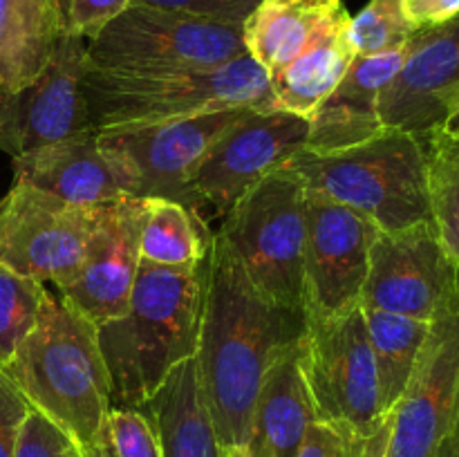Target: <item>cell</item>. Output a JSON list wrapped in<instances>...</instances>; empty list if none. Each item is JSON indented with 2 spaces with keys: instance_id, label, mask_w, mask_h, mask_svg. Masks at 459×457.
<instances>
[{
  "instance_id": "obj_1",
  "label": "cell",
  "mask_w": 459,
  "mask_h": 457,
  "mask_svg": "<svg viewBox=\"0 0 459 457\" xmlns=\"http://www.w3.org/2000/svg\"><path fill=\"white\" fill-rule=\"evenodd\" d=\"M303 332L305 314L269 300L227 242L211 233L195 361L220 446H249L264 376Z\"/></svg>"
},
{
  "instance_id": "obj_2",
  "label": "cell",
  "mask_w": 459,
  "mask_h": 457,
  "mask_svg": "<svg viewBox=\"0 0 459 457\" xmlns=\"http://www.w3.org/2000/svg\"><path fill=\"white\" fill-rule=\"evenodd\" d=\"M34 410L65 430L83 457H117L110 376L97 325L49 294L30 334L3 367Z\"/></svg>"
},
{
  "instance_id": "obj_3",
  "label": "cell",
  "mask_w": 459,
  "mask_h": 457,
  "mask_svg": "<svg viewBox=\"0 0 459 457\" xmlns=\"http://www.w3.org/2000/svg\"><path fill=\"white\" fill-rule=\"evenodd\" d=\"M204 264L166 269L139 263L124 314L97 325L115 408H143L175 366L195 357Z\"/></svg>"
},
{
  "instance_id": "obj_4",
  "label": "cell",
  "mask_w": 459,
  "mask_h": 457,
  "mask_svg": "<svg viewBox=\"0 0 459 457\" xmlns=\"http://www.w3.org/2000/svg\"><path fill=\"white\" fill-rule=\"evenodd\" d=\"M305 191L357 211L379 231L429 222V161L417 134L381 128L370 139L332 152L303 148L287 164Z\"/></svg>"
},
{
  "instance_id": "obj_5",
  "label": "cell",
  "mask_w": 459,
  "mask_h": 457,
  "mask_svg": "<svg viewBox=\"0 0 459 457\" xmlns=\"http://www.w3.org/2000/svg\"><path fill=\"white\" fill-rule=\"evenodd\" d=\"M83 92L92 130L137 128L231 108H273L272 81L249 54L211 70L160 74H126L88 65Z\"/></svg>"
},
{
  "instance_id": "obj_6",
  "label": "cell",
  "mask_w": 459,
  "mask_h": 457,
  "mask_svg": "<svg viewBox=\"0 0 459 457\" xmlns=\"http://www.w3.org/2000/svg\"><path fill=\"white\" fill-rule=\"evenodd\" d=\"M307 191L291 168H281L247 191L218 233L255 287L281 307L305 314Z\"/></svg>"
},
{
  "instance_id": "obj_7",
  "label": "cell",
  "mask_w": 459,
  "mask_h": 457,
  "mask_svg": "<svg viewBox=\"0 0 459 457\" xmlns=\"http://www.w3.org/2000/svg\"><path fill=\"white\" fill-rule=\"evenodd\" d=\"M88 65L126 74L211 70L245 56L242 25L130 4L85 43Z\"/></svg>"
},
{
  "instance_id": "obj_8",
  "label": "cell",
  "mask_w": 459,
  "mask_h": 457,
  "mask_svg": "<svg viewBox=\"0 0 459 457\" xmlns=\"http://www.w3.org/2000/svg\"><path fill=\"white\" fill-rule=\"evenodd\" d=\"M300 366L321 421L354 437H370L388 421L361 305L336 316L305 318Z\"/></svg>"
},
{
  "instance_id": "obj_9",
  "label": "cell",
  "mask_w": 459,
  "mask_h": 457,
  "mask_svg": "<svg viewBox=\"0 0 459 457\" xmlns=\"http://www.w3.org/2000/svg\"><path fill=\"white\" fill-rule=\"evenodd\" d=\"M99 211L13 182L0 197V264L58 291L79 272Z\"/></svg>"
},
{
  "instance_id": "obj_10",
  "label": "cell",
  "mask_w": 459,
  "mask_h": 457,
  "mask_svg": "<svg viewBox=\"0 0 459 457\" xmlns=\"http://www.w3.org/2000/svg\"><path fill=\"white\" fill-rule=\"evenodd\" d=\"M459 415V278L388 419L384 457H442Z\"/></svg>"
},
{
  "instance_id": "obj_11",
  "label": "cell",
  "mask_w": 459,
  "mask_h": 457,
  "mask_svg": "<svg viewBox=\"0 0 459 457\" xmlns=\"http://www.w3.org/2000/svg\"><path fill=\"white\" fill-rule=\"evenodd\" d=\"M309 121L285 110H251L231 125L202 161L193 193L222 218L247 191L285 168L305 148Z\"/></svg>"
},
{
  "instance_id": "obj_12",
  "label": "cell",
  "mask_w": 459,
  "mask_h": 457,
  "mask_svg": "<svg viewBox=\"0 0 459 457\" xmlns=\"http://www.w3.org/2000/svg\"><path fill=\"white\" fill-rule=\"evenodd\" d=\"M85 43L58 36L43 72L30 85L0 99V151L12 160L92 130L83 92Z\"/></svg>"
},
{
  "instance_id": "obj_13",
  "label": "cell",
  "mask_w": 459,
  "mask_h": 457,
  "mask_svg": "<svg viewBox=\"0 0 459 457\" xmlns=\"http://www.w3.org/2000/svg\"><path fill=\"white\" fill-rule=\"evenodd\" d=\"M254 108L206 112L137 128L97 130L133 168L139 197H169L200 213L193 179L213 143Z\"/></svg>"
},
{
  "instance_id": "obj_14",
  "label": "cell",
  "mask_w": 459,
  "mask_h": 457,
  "mask_svg": "<svg viewBox=\"0 0 459 457\" xmlns=\"http://www.w3.org/2000/svg\"><path fill=\"white\" fill-rule=\"evenodd\" d=\"M459 278L433 220L394 233H377L361 307L433 321Z\"/></svg>"
},
{
  "instance_id": "obj_15",
  "label": "cell",
  "mask_w": 459,
  "mask_h": 457,
  "mask_svg": "<svg viewBox=\"0 0 459 457\" xmlns=\"http://www.w3.org/2000/svg\"><path fill=\"white\" fill-rule=\"evenodd\" d=\"M305 213V318L359 307L379 228L357 211L309 191Z\"/></svg>"
},
{
  "instance_id": "obj_16",
  "label": "cell",
  "mask_w": 459,
  "mask_h": 457,
  "mask_svg": "<svg viewBox=\"0 0 459 457\" xmlns=\"http://www.w3.org/2000/svg\"><path fill=\"white\" fill-rule=\"evenodd\" d=\"M143 209V197L101 206L79 272L58 289V298L94 325L119 316L128 307L139 272Z\"/></svg>"
},
{
  "instance_id": "obj_17",
  "label": "cell",
  "mask_w": 459,
  "mask_h": 457,
  "mask_svg": "<svg viewBox=\"0 0 459 457\" xmlns=\"http://www.w3.org/2000/svg\"><path fill=\"white\" fill-rule=\"evenodd\" d=\"M13 182L31 184L79 206H106L139 197L137 177L126 157L97 130L16 157Z\"/></svg>"
},
{
  "instance_id": "obj_18",
  "label": "cell",
  "mask_w": 459,
  "mask_h": 457,
  "mask_svg": "<svg viewBox=\"0 0 459 457\" xmlns=\"http://www.w3.org/2000/svg\"><path fill=\"white\" fill-rule=\"evenodd\" d=\"M459 88V13L408 40L402 70L379 99L384 128L424 137L442 124L448 97Z\"/></svg>"
},
{
  "instance_id": "obj_19",
  "label": "cell",
  "mask_w": 459,
  "mask_h": 457,
  "mask_svg": "<svg viewBox=\"0 0 459 457\" xmlns=\"http://www.w3.org/2000/svg\"><path fill=\"white\" fill-rule=\"evenodd\" d=\"M406 54L408 43L393 52L354 58L343 81L309 116V137L305 148L314 152L341 151L379 133L384 128L379 99L399 74Z\"/></svg>"
},
{
  "instance_id": "obj_20",
  "label": "cell",
  "mask_w": 459,
  "mask_h": 457,
  "mask_svg": "<svg viewBox=\"0 0 459 457\" xmlns=\"http://www.w3.org/2000/svg\"><path fill=\"white\" fill-rule=\"evenodd\" d=\"M341 0H263L242 22L245 49L276 79L318 39L350 22Z\"/></svg>"
},
{
  "instance_id": "obj_21",
  "label": "cell",
  "mask_w": 459,
  "mask_h": 457,
  "mask_svg": "<svg viewBox=\"0 0 459 457\" xmlns=\"http://www.w3.org/2000/svg\"><path fill=\"white\" fill-rule=\"evenodd\" d=\"M316 419V408L300 366V341H296L273 361L264 376L255 401L249 446L263 457H294Z\"/></svg>"
},
{
  "instance_id": "obj_22",
  "label": "cell",
  "mask_w": 459,
  "mask_h": 457,
  "mask_svg": "<svg viewBox=\"0 0 459 457\" xmlns=\"http://www.w3.org/2000/svg\"><path fill=\"white\" fill-rule=\"evenodd\" d=\"M142 410L155 428L161 457H222L195 357L175 366Z\"/></svg>"
},
{
  "instance_id": "obj_23",
  "label": "cell",
  "mask_w": 459,
  "mask_h": 457,
  "mask_svg": "<svg viewBox=\"0 0 459 457\" xmlns=\"http://www.w3.org/2000/svg\"><path fill=\"white\" fill-rule=\"evenodd\" d=\"M56 39L49 0H0V99L43 72Z\"/></svg>"
},
{
  "instance_id": "obj_24",
  "label": "cell",
  "mask_w": 459,
  "mask_h": 457,
  "mask_svg": "<svg viewBox=\"0 0 459 457\" xmlns=\"http://www.w3.org/2000/svg\"><path fill=\"white\" fill-rule=\"evenodd\" d=\"M348 27L350 22L318 39L272 81L276 110L291 112L309 121L316 108L334 92L350 63L357 58Z\"/></svg>"
},
{
  "instance_id": "obj_25",
  "label": "cell",
  "mask_w": 459,
  "mask_h": 457,
  "mask_svg": "<svg viewBox=\"0 0 459 457\" xmlns=\"http://www.w3.org/2000/svg\"><path fill=\"white\" fill-rule=\"evenodd\" d=\"M139 263L166 269H197L204 264L211 231L204 218L169 197H143Z\"/></svg>"
},
{
  "instance_id": "obj_26",
  "label": "cell",
  "mask_w": 459,
  "mask_h": 457,
  "mask_svg": "<svg viewBox=\"0 0 459 457\" xmlns=\"http://www.w3.org/2000/svg\"><path fill=\"white\" fill-rule=\"evenodd\" d=\"M361 309L372 354H375L381 406L385 415H390L415 372L421 348L429 336L430 321L399 316V314L381 312V309Z\"/></svg>"
},
{
  "instance_id": "obj_27",
  "label": "cell",
  "mask_w": 459,
  "mask_h": 457,
  "mask_svg": "<svg viewBox=\"0 0 459 457\" xmlns=\"http://www.w3.org/2000/svg\"><path fill=\"white\" fill-rule=\"evenodd\" d=\"M429 161V193L433 224L442 237L444 249L459 263V139H451L437 130L424 137Z\"/></svg>"
},
{
  "instance_id": "obj_28",
  "label": "cell",
  "mask_w": 459,
  "mask_h": 457,
  "mask_svg": "<svg viewBox=\"0 0 459 457\" xmlns=\"http://www.w3.org/2000/svg\"><path fill=\"white\" fill-rule=\"evenodd\" d=\"M48 296L43 282L0 264V370L36 325Z\"/></svg>"
},
{
  "instance_id": "obj_29",
  "label": "cell",
  "mask_w": 459,
  "mask_h": 457,
  "mask_svg": "<svg viewBox=\"0 0 459 457\" xmlns=\"http://www.w3.org/2000/svg\"><path fill=\"white\" fill-rule=\"evenodd\" d=\"M357 56L393 52L403 47L417 30L403 13L402 0H370L348 27Z\"/></svg>"
},
{
  "instance_id": "obj_30",
  "label": "cell",
  "mask_w": 459,
  "mask_h": 457,
  "mask_svg": "<svg viewBox=\"0 0 459 457\" xmlns=\"http://www.w3.org/2000/svg\"><path fill=\"white\" fill-rule=\"evenodd\" d=\"M133 0H49L58 36L92 40Z\"/></svg>"
},
{
  "instance_id": "obj_31",
  "label": "cell",
  "mask_w": 459,
  "mask_h": 457,
  "mask_svg": "<svg viewBox=\"0 0 459 457\" xmlns=\"http://www.w3.org/2000/svg\"><path fill=\"white\" fill-rule=\"evenodd\" d=\"M13 457H83L74 439L30 406L18 430Z\"/></svg>"
},
{
  "instance_id": "obj_32",
  "label": "cell",
  "mask_w": 459,
  "mask_h": 457,
  "mask_svg": "<svg viewBox=\"0 0 459 457\" xmlns=\"http://www.w3.org/2000/svg\"><path fill=\"white\" fill-rule=\"evenodd\" d=\"M110 439L117 457H161L155 428L146 412L137 408L112 406Z\"/></svg>"
},
{
  "instance_id": "obj_33",
  "label": "cell",
  "mask_w": 459,
  "mask_h": 457,
  "mask_svg": "<svg viewBox=\"0 0 459 457\" xmlns=\"http://www.w3.org/2000/svg\"><path fill=\"white\" fill-rule=\"evenodd\" d=\"M133 3L188 13V16L209 18V21L242 25L263 0H133Z\"/></svg>"
},
{
  "instance_id": "obj_34",
  "label": "cell",
  "mask_w": 459,
  "mask_h": 457,
  "mask_svg": "<svg viewBox=\"0 0 459 457\" xmlns=\"http://www.w3.org/2000/svg\"><path fill=\"white\" fill-rule=\"evenodd\" d=\"M30 403L13 381L0 370V457H13L18 430L25 419Z\"/></svg>"
},
{
  "instance_id": "obj_35",
  "label": "cell",
  "mask_w": 459,
  "mask_h": 457,
  "mask_svg": "<svg viewBox=\"0 0 459 457\" xmlns=\"http://www.w3.org/2000/svg\"><path fill=\"white\" fill-rule=\"evenodd\" d=\"M357 439L361 437H354L330 421L316 419L305 433L294 457H348Z\"/></svg>"
},
{
  "instance_id": "obj_36",
  "label": "cell",
  "mask_w": 459,
  "mask_h": 457,
  "mask_svg": "<svg viewBox=\"0 0 459 457\" xmlns=\"http://www.w3.org/2000/svg\"><path fill=\"white\" fill-rule=\"evenodd\" d=\"M403 13L417 31L437 27L459 13V0H402Z\"/></svg>"
},
{
  "instance_id": "obj_37",
  "label": "cell",
  "mask_w": 459,
  "mask_h": 457,
  "mask_svg": "<svg viewBox=\"0 0 459 457\" xmlns=\"http://www.w3.org/2000/svg\"><path fill=\"white\" fill-rule=\"evenodd\" d=\"M385 442H388V421L375 435H370V437L357 439V444H354L348 457H384Z\"/></svg>"
},
{
  "instance_id": "obj_38",
  "label": "cell",
  "mask_w": 459,
  "mask_h": 457,
  "mask_svg": "<svg viewBox=\"0 0 459 457\" xmlns=\"http://www.w3.org/2000/svg\"><path fill=\"white\" fill-rule=\"evenodd\" d=\"M433 130L446 134L451 139H459V88L448 97L446 108H444L442 124L435 125Z\"/></svg>"
},
{
  "instance_id": "obj_39",
  "label": "cell",
  "mask_w": 459,
  "mask_h": 457,
  "mask_svg": "<svg viewBox=\"0 0 459 457\" xmlns=\"http://www.w3.org/2000/svg\"><path fill=\"white\" fill-rule=\"evenodd\" d=\"M442 457H459V415H457L455 426H453L451 437H448L446 446H444Z\"/></svg>"
},
{
  "instance_id": "obj_40",
  "label": "cell",
  "mask_w": 459,
  "mask_h": 457,
  "mask_svg": "<svg viewBox=\"0 0 459 457\" xmlns=\"http://www.w3.org/2000/svg\"><path fill=\"white\" fill-rule=\"evenodd\" d=\"M222 457H263V455H258L251 446H242V448H222Z\"/></svg>"
}]
</instances>
